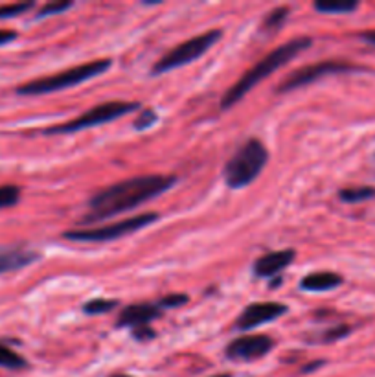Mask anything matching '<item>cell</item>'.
Listing matches in <instances>:
<instances>
[{
    "label": "cell",
    "instance_id": "cell-20",
    "mask_svg": "<svg viewBox=\"0 0 375 377\" xmlns=\"http://www.w3.org/2000/svg\"><path fill=\"white\" fill-rule=\"evenodd\" d=\"M289 15L287 8H274L263 21V30H278Z\"/></svg>",
    "mask_w": 375,
    "mask_h": 377
},
{
    "label": "cell",
    "instance_id": "cell-15",
    "mask_svg": "<svg viewBox=\"0 0 375 377\" xmlns=\"http://www.w3.org/2000/svg\"><path fill=\"white\" fill-rule=\"evenodd\" d=\"M357 8V0H319V2H314V9L320 14H351Z\"/></svg>",
    "mask_w": 375,
    "mask_h": 377
},
{
    "label": "cell",
    "instance_id": "cell-7",
    "mask_svg": "<svg viewBox=\"0 0 375 377\" xmlns=\"http://www.w3.org/2000/svg\"><path fill=\"white\" fill-rule=\"evenodd\" d=\"M222 31L221 30H210L205 31L202 36L192 37V39L184 41L179 46H175L173 50L162 56L155 66L151 68V74H166V72L175 71V68H180V66L188 65V63H193L195 59L202 56V53L208 52L219 39H221Z\"/></svg>",
    "mask_w": 375,
    "mask_h": 377
},
{
    "label": "cell",
    "instance_id": "cell-2",
    "mask_svg": "<svg viewBox=\"0 0 375 377\" xmlns=\"http://www.w3.org/2000/svg\"><path fill=\"white\" fill-rule=\"evenodd\" d=\"M311 43H313L311 37H294V39L282 44L279 48L272 50L269 56H265L262 61L256 63L250 71L245 72V74L237 79L236 83L228 88L227 94H225L221 100V109L227 110L230 109V107L236 105L237 101H240L245 94L250 93L260 81H263V79L269 78L272 72L287 65L292 57H297L298 53H302L304 50L309 48Z\"/></svg>",
    "mask_w": 375,
    "mask_h": 377
},
{
    "label": "cell",
    "instance_id": "cell-23",
    "mask_svg": "<svg viewBox=\"0 0 375 377\" xmlns=\"http://www.w3.org/2000/svg\"><path fill=\"white\" fill-rule=\"evenodd\" d=\"M68 8H72V2H70V0H59V2H50V4H46L44 8H41L39 17H48V15L61 14V11H65V9H68Z\"/></svg>",
    "mask_w": 375,
    "mask_h": 377
},
{
    "label": "cell",
    "instance_id": "cell-26",
    "mask_svg": "<svg viewBox=\"0 0 375 377\" xmlns=\"http://www.w3.org/2000/svg\"><path fill=\"white\" fill-rule=\"evenodd\" d=\"M133 337L136 341H151L155 337V331L149 326H140V328L133 329Z\"/></svg>",
    "mask_w": 375,
    "mask_h": 377
},
{
    "label": "cell",
    "instance_id": "cell-30",
    "mask_svg": "<svg viewBox=\"0 0 375 377\" xmlns=\"http://www.w3.org/2000/svg\"><path fill=\"white\" fill-rule=\"evenodd\" d=\"M214 377H232L230 373H221V376H214Z\"/></svg>",
    "mask_w": 375,
    "mask_h": 377
},
{
    "label": "cell",
    "instance_id": "cell-29",
    "mask_svg": "<svg viewBox=\"0 0 375 377\" xmlns=\"http://www.w3.org/2000/svg\"><path fill=\"white\" fill-rule=\"evenodd\" d=\"M111 377H133V376H125V373H114V376Z\"/></svg>",
    "mask_w": 375,
    "mask_h": 377
},
{
    "label": "cell",
    "instance_id": "cell-25",
    "mask_svg": "<svg viewBox=\"0 0 375 377\" xmlns=\"http://www.w3.org/2000/svg\"><path fill=\"white\" fill-rule=\"evenodd\" d=\"M348 334H349L348 326H337V328H332L329 331H326V334L322 335V342L339 341V339L346 337Z\"/></svg>",
    "mask_w": 375,
    "mask_h": 377
},
{
    "label": "cell",
    "instance_id": "cell-21",
    "mask_svg": "<svg viewBox=\"0 0 375 377\" xmlns=\"http://www.w3.org/2000/svg\"><path fill=\"white\" fill-rule=\"evenodd\" d=\"M35 6L34 0L30 2H17V4H8V6H0V19H11L17 17V15L24 14L28 9H31Z\"/></svg>",
    "mask_w": 375,
    "mask_h": 377
},
{
    "label": "cell",
    "instance_id": "cell-13",
    "mask_svg": "<svg viewBox=\"0 0 375 377\" xmlns=\"http://www.w3.org/2000/svg\"><path fill=\"white\" fill-rule=\"evenodd\" d=\"M35 259H39V252L22 245L0 247V274L11 271H19L31 265Z\"/></svg>",
    "mask_w": 375,
    "mask_h": 377
},
{
    "label": "cell",
    "instance_id": "cell-19",
    "mask_svg": "<svg viewBox=\"0 0 375 377\" xmlns=\"http://www.w3.org/2000/svg\"><path fill=\"white\" fill-rule=\"evenodd\" d=\"M21 199V188L14 185L0 186V208L15 207Z\"/></svg>",
    "mask_w": 375,
    "mask_h": 377
},
{
    "label": "cell",
    "instance_id": "cell-1",
    "mask_svg": "<svg viewBox=\"0 0 375 377\" xmlns=\"http://www.w3.org/2000/svg\"><path fill=\"white\" fill-rule=\"evenodd\" d=\"M175 182L173 175H140L100 190L88 201L91 212L83 217V223H96L133 210L170 190Z\"/></svg>",
    "mask_w": 375,
    "mask_h": 377
},
{
    "label": "cell",
    "instance_id": "cell-10",
    "mask_svg": "<svg viewBox=\"0 0 375 377\" xmlns=\"http://www.w3.org/2000/svg\"><path fill=\"white\" fill-rule=\"evenodd\" d=\"M274 346V341L267 335H245L234 339L227 346L225 353L232 361H254L267 356Z\"/></svg>",
    "mask_w": 375,
    "mask_h": 377
},
{
    "label": "cell",
    "instance_id": "cell-24",
    "mask_svg": "<svg viewBox=\"0 0 375 377\" xmlns=\"http://www.w3.org/2000/svg\"><path fill=\"white\" fill-rule=\"evenodd\" d=\"M188 300H190L188 299V294L177 293V294H166V296L158 300L157 304L162 307V309H171V307L183 306V304H186Z\"/></svg>",
    "mask_w": 375,
    "mask_h": 377
},
{
    "label": "cell",
    "instance_id": "cell-17",
    "mask_svg": "<svg viewBox=\"0 0 375 377\" xmlns=\"http://www.w3.org/2000/svg\"><path fill=\"white\" fill-rule=\"evenodd\" d=\"M0 366H4V368L9 370H21V368H26L28 363L24 357L15 353L11 348L0 344Z\"/></svg>",
    "mask_w": 375,
    "mask_h": 377
},
{
    "label": "cell",
    "instance_id": "cell-9",
    "mask_svg": "<svg viewBox=\"0 0 375 377\" xmlns=\"http://www.w3.org/2000/svg\"><path fill=\"white\" fill-rule=\"evenodd\" d=\"M289 311V307L285 304L279 302H257L250 304L241 311V315L237 316L236 328L241 331H249V329L263 326L267 322L276 321L279 316H284Z\"/></svg>",
    "mask_w": 375,
    "mask_h": 377
},
{
    "label": "cell",
    "instance_id": "cell-6",
    "mask_svg": "<svg viewBox=\"0 0 375 377\" xmlns=\"http://www.w3.org/2000/svg\"><path fill=\"white\" fill-rule=\"evenodd\" d=\"M158 220V214L155 212H148V214H140L129 220L116 221V223L103 224V227L96 228H79V230H66L63 232L65 239L70 242H83V243H103V242H114L123 236L136 232L140 228L149 227Z\"/></svg>",
    "mask_w": 375,
    "mask_h": 377
},
{
    "label": "cell",
    "instance_id": "cell-14",
    "mask_svg": "<svg viewBox=\"0 0 375 377\" xmlns=\"http://www.w3.org/2000/svg\"><path fill=\"white\" fill-rule=\"evenodd\" d=\"M342 285V277L337 272L322 271V272H313L307 277L302 278L300 287L302 289L309 291V293H322V291H332L335 287Z\"/></svg>",
    "mask_w": 375,
    "mask_h": 377
},
{
    "label": "cell",
    "instance_id": "cell-16",
    "mask_svg": "<svg viewBox=\"0 0 375 377\" xmlns=\"http://www.w3.org/2000/svg\"><path fill=\"white\" fill-rule=\"evenodd\" d=\"M339 197L344 202H362L375 197V188L371 186H357V188H344L339 192Z\"/></svg>",
    "mask_w": 375,
    "mask_h": 377
},
{
    "label": "cell",
    "instance_id": "cell-5",
    "mask_svg": "<svg viewBox=\"0 0 375 377\" xmlns=\"http://www.w3.org/2000/svg\"><path fill=\"white\" fill-rule=\"evenodd\" d=\"M136 109H140L138 101H107V103L92 107L91 110L83 113L72 122L59 123V125L44 129L43 133L44 135H72V133H79L83 129L96 128V125H103V123H109L113 120H118L120 116L133 113Z\"/></svg>",
    "mask_w": 375,
    "mask_h": 377
},
{
    "label": "cell",
    "instance_id": "cell-27",
    "mask_svg": "<svg viewBox=\"0 0 375 377\" xmlns=\"http://www.w3.org/2000/svg\"><path fill=\"white\" fill-rule=\"evenodd\" d=\"M15 39H17V31L0 30V46H2V44L11 43V41H15Z\"/></svg>",
    "mask_w": 375,
    "mask_h": 377
},
{
    "label": "cell",
    "instance_id": "cell-18",
    "mask_svg": "<svg viewBox=\"0 0 375 377\" xmlns=\"http://www.w3.org/2000/svg\"><path fill=\"white\" fill-rule=\"evenodd\" d=\"M118 306V300H107V299H94L88 300L83 306V311L87 315H103V313L113 311L114 307Z\"/></svg>",
    "mask_w": 375,
    "mask_h": 377
},
{
    "label": "cell",
    "instance_id": "cell-28",
    "mask_svg": "<svg viewBox=\"0 0 375 377\" xmlns=\"http://www.w3.org/2000/svg\"><path fill=\"white\" fill-rule=\"evenodd\" d=\"M361 39H364L366 43H370V44H375V30L364 31V33H361Z\"/></svg>",
    "mask_w": 375,
    "mask_h": 377
},
{
    "label": "cell",
    "instance_id": "cell-22",
    "mask_svg": "<svg viewBox=\"0 0 375 377\" xmlns=\"http://www.w3.org/2000/svg\"><path fill=\"white\" fill-rule=\"evenodd\" d=\"M157 122H158V114L155 113L153 109H144L142 113H140L138 118L135 120L133 128H135L136 131H144V129H149Z\"/></svg>",
    "mask_w": 375,
    "mask_h": 377
},
{
    "label": "cell",
    "instance_id": "cell-3",
    "mask_svg": "<svg viewBox=\"0 0 375 377\" xmlns=\"http://www.w3.org/2000/svg\"><path fill=\"white\" fill-rule=\"evenodd\" d=\"M111 66H113L111 59H94L91 63L72 66V68H66V71L57 72V74L46 76V78L28 81V83L17 88V94H21V96H39V94L57 93L63 88L76 87V85L85 83L88 79L98 78V76L109 71Z\"/></svg>",
    "mask_w": 375,
    "mask_h": 377
},
{
    "label": "cell",
    "instance_id": "cell-8",
    "mask_svg": "<svg viewBox=\"0 0 375 377\" xmlns=\"http://www.w3.org/2000/svg\"><path fill=\"white\" fill-rule=\"evenodd\" d=\"M359 71L355 65H349L344 61H322V63H314V65L304 66L300 71H297L294 74L289 76L285 79L282 87H279V93H289V91H294V88H300L304 85H309L313 81L320 78H326V76L333 74H346V72H354Z\"/></svg>",
    "mask_w": 375,
    "mask_h": 377
},
{
    "label": "cell",
    "instance_id": "cell-11",
    "mask_svg": "<svg viewBox=\"0 0 375 377\" xmlns=\"http://www.w3.org/2000/svg\"><path fill=\"white\" fill-rule=\"evenodd\" d=\"M297 258V252L292 249H284V250H274V252H269V254H263L262 258H257L254 262V277L257 278H271L279 274V272L287 269L289 265L294 262Z\"/></svg>",
    "mask_w": 375,
    "mask_h": 377
},
{
    "label": "cell",
    "instance_id": "cell-4",
    "mask_svg": "<svg viewBox=\"0 0 375 377\" xmlns=\"http://www.w3.org/2000/svg\"><path fill=\"white\" fill-rule=\"evenodd\" d=\"M269 160V151L257 138L245 142L236 153L228 158L222 170L225 182L230 190H241L257 179Z\"/></svg>",
    "mask_w": 375,
    "mask_h": 377
},
{
    "label": "cell",
    "instance_id": "cell-12",
    "mask_svg": "<svg viewBox=\"0 0 375 377\" xmlns=\"http://www.w3.org/2000/svg\"><path fill=\"white\" fill-rule=\"evenodd\" d=\"M162 315V307L158 304H133L122 309L118 315L116 326L118 328H140V326H149V322L158 319Z\"/></svg>",
    "mask_w": 375,
    "mask_h": 377
}]
</instances>
